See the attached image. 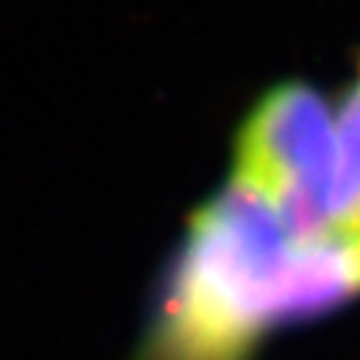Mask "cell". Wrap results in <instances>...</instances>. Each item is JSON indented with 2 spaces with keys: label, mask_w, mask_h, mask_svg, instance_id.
I'll return each instance as SVG.
<instances>
[{
  "label": "cell",
  "mask_w": 360,
  "mask_h": 360,
  "mask_svg": "<svg viewBox=\"0 0 360 360\" xmlns=\"http://www.w3.org/2000/svg\"><path fill=\"white\" fill-rule=\"evenodd\" d=\"M360 294V224L296 238L267 198L232 179L195 217L166 307L168 360H238L272 323Z\"/></svg>",
  "instance_id": "obj_1"
},
{
  "label": "cell",
  "mask_w": 360,
  "mask_h": 360,
  "mask_svg": "<svg viewBox=\"0 0 360 360\" xmlns=\"http://www.w3.org/2000/svg\"><path fill=\"white\" fill-rule=\"evenodd\" d=\"M235 179L267 198L296 238L336 227V120L304 83L272 89L238 139Z\"/></svg>",
  "instance_id": "obj_2"
},
{
  "label": "cell",
  "mask_w": 360,
  "mask_h": 360,
  "mask_svg": "<svg viewBox=\"0 0 360 360\" xmlns=\"http://www.w3.org/2000/svg\"><path fill=\"white\" fill-rule=\"evenodd\" d=\"M336 227L360 224V86L347 94L336 117Z\"/></svg>",
  "instance_id": "obj_3"
}]
</instances>
